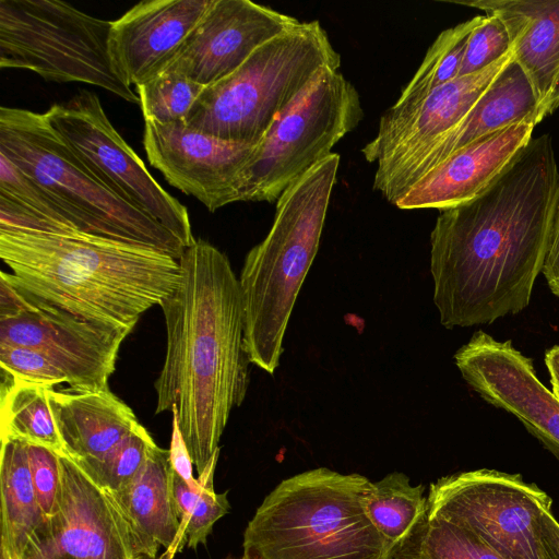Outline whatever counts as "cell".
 <instances>
[{
	"label": "cell",
	"mask_w": 559,
	"mask_h": 559,
	"mask_svg": "<svg viewBox=\"0 0 559 559\" xmlns=\"http://www.w3.org/2000/svg\"><path fill=\"white\" fill-rule=\"evenodd\" d=\"M558 207L559 168L543 134L476 198L440 211L430 273L445 329L489 324L530 305Z\"/></svg>",
	"instance_id": "cell-1"
},
{
	"label": "cell",
	"mask_w": 559,
	"mask_h": 559,
	"mask_svg": "<svg viewBox=\"0 0 559 559\" xmlns=\"http://www.w3.org/2000/svg\"><path fill=\"white\" fill-rule=\"evenodd\" d=\"M180 278L159 305L166 355L154 382L155 414L177 407L178 424L198 476L219 450L221 437L250 381L239 278L228 257L195 239L179 259Z\"/></svg>",
	"instance_id": "cell-2"
},
{
	"label": "cell",
	"mask_w": 559,
	"mask_h": 559,
	"mask_svg": "<svg viewBox=\"0 0 559 559\" xmlns=\"http://www.w3.org/2000/svg\"><path fill=\"white\" fill-rule=\"evenodd\" d=\"M3 277L26 298L79 319L132 331L168 297L180 264L153 247L86 233L0 230Z\"/></svg>",
	"instance_id": "cell-3"
},
{
	"label": "cell",
	"mask_w": 559,
	"mask_h": 559,
	"mask_svg": "<svg viewBox=\"0 0 559 559\" xmlns=\"http://www.w3.org/2000/svg\"><path fill=\"white\" fill-rule=\"evenodd\" d=\"M340 155L325 159L276 201L265 238L246 255L239 275L245 350L251 364L273 374L296 299L317 255Z\"/></svg>",
	"instance_id": "cell-4"
},
{
	"label": "cell",
	"mask_w": 559,
	"mask_h": 559,
	"mask_svg": "<svg viewBox=\"0 0 559 559\" xmlns=\"http://www.w3.org/2000/svg\"><path fill=\"white\" fill-rule=\"evenodd\" d=\"M370 484L325 467L284 479L249 521L242 559H393L366 511Z\"/></svg>",
	"instance_id": "cell-5"
},
{
	"label": "cell",
	"mask_w": 559,
	"mask_h": 559,
	"mask_svg": "<svg viewBox=\"0 0 559 559\" xmlns=\"http://www.w3.org/2000/svg\"><path fill=\"white\" fill-rule=\"evenodd\" d=\"M341 56L317 20L299 22L255 49L234 72L203 88L186 123L209 135L258 144L275 118Z\"/></svg>",
	"instance_id": "cell-6"
},
{
	"label": "cell",
	"mask_w": 559,
	"mask_h": 559,
	"mask_svg": "<svg viewBox=\"0 0 559 559\" xmlns=\"http://www.w3.org/2000/svg\"><path fill=\"white\" fill-rule=\"evenodd\" d=\"M0 153L46 190L80 231L181 258L182 243L99 182L56 134L44 114L2 106Z\"/></svg>",
	"instance_id": "cell-7"
},
{
	"label": "cell",
	"mask_w": 559,
	"mask_h": 559,
	"mask_svg": "<svg viewBox=\"0 0 559 559\" xmlns=\"http://www.w3.org/2000/svg\"><path fill=\"white\" fill-rule=\"evenodd\" d=\"M111 25L59 0H0V68L98 86L139 105L114 68Z\"/></svg>",
	"instance_id": "cell-8"
},
{
	"label": "cell",
	"mask_w": 559,
	"mask_h": 559,
	"mask_svg": "<svg viewBox=\"0 0 559 559\" xmlns=\"http://www.w3.org/2000/svg\"><path fill=\"white\" fill-rule=\"evenodd\" d=\"M364 118L356 87L324 69L275 118L239 176L236 202H275Z\"/></svg>",
	"instance_id": "cell-9"
},
{
	"label": "cell",
	"mask_w": 559,
	"mask_h": 559,
	"mask_svg": "<svg viewBox=\"0 0 559 559\" xmlns=\"http://www.w3.org/2000/svg\"><path fill=\"white\" fill-rule=\"evenodd\" d=\"M44 115L56 134L108 190L163 225L185 248L195 241L187 207L152 177L115 129L95 93L83 90L68 102L51 105Z\"/></svg>",
	"instance_id": "cell-10"
},
{
	"label": "cell",
	"mask_w": 559,
	"mask_h": 559,
	"mask_svg": "<svg viewBox=\"0 0 559 559\" xmlns=\"http://www.w3.org/2000/svg\"><path fill=\"white\" fill-rule=\"evenodd\" d=\"M428 514L465 527L506 559H546L542 516L551 498L520 474L480 468L431 483Z\"/></svg>",
	"instance_id": "cell-11"
},
{
	"label": "cell",
	"mask_w": 559,
	"mask_h": 559,
	"mask_svg": "<svg viewBox=\"0 0 559 559\" xmlns=\"http://www.w3.org/2000/svg\"><path fill=\"white\" fill-rule=\"evenodd\" d=\"M53 512L27 540L21 559H146L111 497L69 457Z\"/></svg>",
	"instance_id": "cell-12"
},
{
	"label": "cell",
	"mask_w": 559,
	"mask_h": 559,
	"mask_svg": "<svg viewBox=\"0 0 559 559\" xmlns=\"http://www.w3.org/2000/svg\"><path fill=\"white\" fill-rule=\"evenodd\" d=\"M465 382L488 404L518 418L559 460V400L512 341L476 331L454 354Z\"/></svg>",
	"instance_id": "cell-13"
},
{
	"label": "cell",
	"mask_w": 559,
	"mask_h": 559,
	"mask_svg": "<svg viewBox=\"0 0 559 559\" xmlns=\"http://www.w3.org/2000/svg\"><path fill=\"white\" fill-rule=\"evenodd\" d=\"M29 301L24 311L0 319V343L40 352L67 376L74 392L109 390L119 348L130 331Z\"/></svg>",
	"instance_id": "cell-14"
},
{
	"label": "cell",
	"mask_w": 559,
	"mask_h": 559,
	"mask_svg": "<svg viewBox=\"0 0 559 559\" xmlns=\"http://www.w3.org/2000/svg\"><path fill=\"white\" fill-rule=\"evenodd\" d=\"M255 145L209 135L186 121L144 120L143 146L150 164L210 212L236 202L240 173Z\"/></svg>",
	"instance_id": "cell-15"
},
{
	"label": "cell",
	"mask_w": 559,
	"mask_h": 559,
	"mask_svg": "<svg viewBox=\"0 0 559 559\" xmlns=\"http://www.w3.org/2000/svg\"><path fill=\"white\" fill-rule=\"evenodd\" d=\"M298 23L294 16L249 0H212L165 68L205 87L234 72L255 49Z\"/></svg>",
	"instance_id": "cell-16"
},
{
	"label": "cell",
	"mask_w": 559,
	"mask_h": 559,
	"mask_svg": "<svg viewBox=\"0 0 559 559\" xmlns=\"http://www.w3.org/2000/svg\"><path fill=\"white\" fill-rule=\"evenodd\" d=\"M528 78L514 57L469 111L450 130L386 175L373 179V189L394 204L423 176L465 146L521 121L544 120Z\"/></svg>",
	"instance_id": "cell-17"
},
{
	"label": "cell",
	"mask_w": 559,
	"mask_h": 559,
	"mask_svg": "<svg viewBox=\"0 0 559 559\" xmlns=\"http://www.w3.org/2000/svg\"><path fill=\"white\" fill-rule=\"evenodd\" d=\"M513 57L511 50L486 69L456 78L412 108L400 112L386 110L380 118L377 134L361 148L365 159L377 164L374 179L413 158L455 126Z\"/></svg>",
	"instance_id": "cell-18"
},
{
	"label": "cell",
	"mask_w": 559,
	"mask_h": 559,
	"mask_svg": "<svg viewBox=\"0 0 559 559\" xmlns=\"http://www.w3.org/2000/svg\"><path fill=\"white\" fill-rule=\"evenodd\" d=\"M212 0H144L112 22L109 53L129 85L148 80L171 60Z\"/></svg>",
	"instance_id": "cell-19"
},
{
	"label": "cell",
	"mask_w": 559,
	"mask_h": 559,
	"mask_svg": "<svg viewBox=\"0 0 559 559\" xmlns=\"http://www.w3.org/2000/svg\"><path fill=\"white\" fill-rule=\"evenodd\" d=\"M535 123L510 124L453 153L394 203L401 210H447L480 194L533 139Z\"/></svg>",
	"instance_id": "cell-20"
},
{
	"label": "cell",
	"mask_w": 559,
	"mask_h": 559,
	"mask_svg": "<svg viewBox=\"0 0 559 559\" xmlns=\"http://www.w3.org/2000/svg\"><path fill=\"white\" fill-rule=\"evenodd\" d=\"M498 15L544 118L559 108V0L453 1Z\"/></svg>",
	"instance_id": "cell-21"
},
{
	"label": "cell",
	"mask_w": 559,
	"mask_h": 559,
	"mask_svg": "<svg viewBox=\"0 0 559 559\" xmlns=\"http://www.w3.org/2000/svg\"><path fill=\"white\" fill-rule=\"evenodd\" d=\"M48 399L64 456L73 462L102 457L139 424L132 408L110 390L50 388Z\"/></svg>",
	"instance_id": "cell-22"
},
{
	"label": "cell",
	"mask_w": 559,
	"mask_h": 559,
	"mask_svg": "<svg viewBox=\"0 0 559 559\" xmlns=\"http://www.w3.org/2000/svg\"><path fill=\"white\" fill-rule=\"evenodd\" d=\"M169 450L154 443L138 473L121 488L107 492L129 524L144 557L154 559L178 533Z\"/></svg>",
	"instance_id": "cell-23"
},
{
	"label": "cell",
	"mask_w": 559,
	"mask_h": 559,
	"mask_svg": "<svg viewBox=\"0 0 559 559\" xmlns=\"http://www.w3.org/2000/svg\"><path fill=\"white\" fill-rule=\"evenodd\" d=\"M0 493V550L11 559H21L28 538L45 518L32 483L27 443L23 441L1 440Z\"/></svg>",
	"instance_id": "cell-24"
},
{
	"label": "cell",
	"mask_w": 559,
	"mask_h": 559,
	"mask_svg": "<svg viewBox=\"0 0 559 559\" xmlns=\"http://www.w3.org/2000/svg\"><path fill=\"white\" fill-rule=\"evenodd\" d=\"M2 379L1 440H20L64 456L48 399L53 386L15 381L4 373Z\"/></svg>",
	"instance_id": "cell-25"
},
{
	"label": "cell",
	"mask_w": 559,
	"mask_h": 559,
	"mask_svg": "<svg viewBox=\"0 0 559 559\" xmlns=\"http://www.w3.org/2000/svg\"><path fill=\"white\" fill-rule=\"evenodd\" d=\"M424 486H412L400 472L388 474L371 483L365 507L374 527L396 547L409 535L427 513L428 502Z\"/></svg>",
	"instance_id": "cell-26"
},
{
	"label": "cell",
	"mask_w": 559,
	"mask_h": 559,
	"mask_svg": "<svg viewBox=\"0 0 559 559\" xmlns=\"http://www.w3.org/2000/svg\"><path fill=\"white\" fill-rule=\"evenodd\" d=\"M483 15L441 32L426 52L412 80L388 110L400 112L423 102L438 87L455 80L462 66L467 39Z\"/></svg>",
	"instance_id": "cell-27"
},
{
	"label": "cell",
	"mask_w": 559,
	"mask_h": 559,
	"mask_svg": "<svg viewBox=\"0 0 559 559\" xmlns=\"http://www.w3.org/2000/svg\"><path fill=\"white\" fill-rule=\"evenodd\" d=\"M393 559H506L474 532L427 513Z\"/></svg>",
	"instance_id": "cell-28"
},
{
	"label": "cell",
	"mask_w": 559,
	"mask_h": 559,
	"mask_svg": "<svg viewBox=\"0 0 559 559\" xmlns=\"http://www.w3.org/2000/svg\"><path fill=\"white\" fill-rule=\"evenodd\" d=\"M203 88L170 68H164L135 86L144 120L159 123L186 121Z\"/></svg>",
	"instance_id": "cell-29"
},
{
	"label": "cell",
	"mask_w": 559,
	"mask_h": 559,
	"mask_svg": "<svg viewBox=\"0 0 559 559\" xmlns=\"http://www.w3.org/2000/svg\"><path fill=\"white\" fill-rule=\"evenodd\" d=\"M154 443L150 432L139 423L102 457L74 463L99 488L111 492L121 488L138 473Z\"/></svg>",
	"instance_id": "cell-30"
},
{
	"label": "cell",
	"mask_w": 559,
	"mask_h": 559,
	"mask_svg": "<svg viewBox=\"0 0 559 559\" xmlns=\"http://www.w3.org/2000/svg\"><path fill=\"white\" fill-rule=\"evenodd\" d=\"M0 195L40 214L58 225L66 234L80 231L58 202L2 153H0Z\"/></svg>",
	"instance_id": "cell-31"
},
{
	"label": "cell",
	"mask_w": 559,
	"mask_h": 559,
	"mask_svg": "<svg viewBox=\"0 0 559 559\" xmlns=\"http://www.w3.org/2000/svg\"><path fill=\"white\" fill-rule=\"evenodd\" d=\"M511 50L510 37L501 19L493 13L483 15L467 39L457 78L486 69Z\"/></svg>",
	"instance_id": "cell-32"
},
{
	"label": "cell",
	"mask_w": 559,
	"mask_h": 559,
	"mask_svg": "<svg viewBox=\"0 0 559 559\" xmlns=\"http://www.w3.org/2000/svg\"><path fill=\"white\" fill-rule=\"evenodd\" d=\"M219 450L214 454L205 471L198 476L202 483V491L190 514L186 528V543L189 548L197 549L205 544L214 523L229 511L228 491L216 493L213 487L214 471L218 461Z\"/></svg>",
	"instance_id": "cell-33"
},
{
	"label": "cell",
	"mask_w": 559,
	"mask_h": 559,
	"mask_svg": "<svg viewBox=\"0 0 559 559\" xmlns=\"http://www.w3.org/2000/svg\"><path fill=\"white\" fill-rule=\"evenodd\" d=\"M2 373L15 381L55 386L68 383L67 376L40 352L0 343Z\"/></svg>",
	"instance_id": "cell-34"
},
{
	"label": "cell",
	"mask_w": 559,
	"mask_h": 559,
	"mask_svg": "<svg viewBox=\"0 0 559 559\" xmlns=\"http://www.w3.org/2000/svg\"><path fill=\"white\" fill-rule=\"evenodd\" d=\"M29 472L39 507L49 516L55 509L61 484L60 455L27 443Z\"/></svg>",
	"instance_id": "cell-35"
},
{
	"label": "cell",
	"mask_w": 559,
	"mask_h": 559,
	"mask_svg": "<svg viewBox=\"0 0 559 559\" xmlns=\"http://www.w3.org/2000/svg\"><path fill=\"white\" fill-rule=\"evenodd\" d=\"M173 429L169 447V459L174 472L179 475L191 488H200L198 478L193 476V461L182 438L177 416V407L173 409Z\"/></svg>",
	"instance_id": "cell-36"
},
{
	"label": "cell",
	"mask_w": 559,
	"mask_h": 559,
	"mask_svg": "<svg viewBox=\"0 0 559 559\" xmlns=\"http://www.w3.org/2000/svg\"><path fill=\"white\" fill-rule=\"evenodd\" d=\"M551 293L559 298V207L549 251L542 272Z\"/></svg>",
	"instance_id": "cell-37"
},
{
	"label": "cell",
	"mask_w": 559,
	"mask_h": 559,
	"mask_svg": "<svg viewBox=\"0 0 559 559\" xmlns=\"http://www.w3.org/2000/svg\"><path fill=\"white\" fill-rule=\"evenodd\" d=\"M31 307V301L3 277H0V319L13 317Z\"/></svg>",
	"instance_id": "cell-38"
},
{
	"label": "cell",
	"mask_w": 559,
	"mask_h": 559,
	"mask_svg": "<svg viewBox=\"0 0 559 559\" xmlns=\"http://www.w3.org/2000/svg\"><path fill=\"white\" fill-rule=\"evenodd\" d=\"M540 532L546 559H559V522L551 511L542 516Z\"/></svg>",
	"instance_id": "cell-39"
},
{
	"label": "cell",
	"mask_w": 559,
	"mask_h": 559,
	"mask_svg": "<svg viewBox=\"0 0 559 559\" xmlns=\"http://www.w3.org/2000/svg\"><path fill=\"white\" fill-rule=\"evenodd\" d=\"M545 365L550 379L551 392L559 400V344L546 352Z\"/></svg>",
	"instance_id": "cell-40"
},
{
	"label": "cell",
	"mask_w": 559,
	"mask_h": 559,
	"mask_svg": "<svg viewBox=\"0 0 559 559\" xmlns=\"http://www.w3.org/2000/svg\"><path fill=\"white\" fill-rule=\"evenodd\" d=\"M0 559H11L4 551L0 550Z\"/></svg>",
	"instance_id": "cell-41"
},
{
	"label": "cell",
	"mask_w": 559,
	"mask_h": 559,
	"mask_svg": "<svg viewBox=\"0 0 559 559\" xmlns=\"http://www.w3.org/2000/svg\"><path fill=\"white\" fill-rule=\"evenodd\" d=\"M154 559H160V557L158 556V557H156V558H154Z\"/></svg>",
	"instance_id": "cell-42"
}]
</instances>
